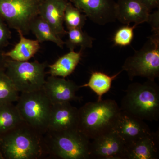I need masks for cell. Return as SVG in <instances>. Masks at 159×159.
Returning a JSON list of instances; mask_svg holds the SVG:
<instances>
[{"mask_svg":"<svg viewBox=\"0 0 159 159\" xmlns=\"http://www.w3.org/2000/svg\"><path fill=\"white\" fill-rule=\"evenodd\" d=\"M92 21L104 25L116 20L117 4L114 0H70Z\"/></svg>","mask_w":159,"mask_h":159,"instance_id":"obj_10","label":"cell"},{"mask_svg":"<svg viewBox=\"0 0 159 159\" xmlns=\"http://www.w3.org/2000/svg\"><path fill=\"white\" fill-rule=\"evenodd\" d=\"M78 109L70 102L52 104L48 130L62 131L78 129Z\"/></svg>","mask_w":159,"mask_h":159,"instance_id":"obj_12","label":"cell"},{"mask_svg":"<svg viewBox=\"0 0 159 159\" xmlns=\"http://www.w3.org/2000/svg\"><path fill=\"white\" fill-rule=\"evenodd\" d=\"M19 93L5 70H0V104L17 102Z\"/></svg>","mask_w":159,"mask_h":159,"instance_id":"obj_23","label":"cell"},{"mask_svg":"<svg viewBox=\"0 0 159 159\" xmlns=\"http://www.w3.org/2000/svg\"><path fill=\"white\" fill-rule=\"evenodd\" d=\"M113 129L123 139L126 146L136 142L152 132L144 120L121 110Z\"/></svg>","mask_w":159,"mask_h":159,"instance_id":"obj_13","label":"cell"},{"mask_svg":"<svg viewBox=\"0 0 159 159\" xmlns=\"http://www.w3.org/2000/svg\"><path fill=\"white\" fill-rule=\"evenodd\" d=\"M4 52L2 50H0V70H5L7 57L4 54Z\"/></svg>","mask_w":159,"mask_h":159,"instance_id":"obj_29","label":"cell"},{"mask_svg":"<svg viewBox=\"0 0 159 159\" xmlns=\"http://www.w3.org/2000/svg\"><path fill=\"white\" fill-rule=\"evenodd\" d=\"M23 121L13 103L0 104V135L11 130Z\"/></svg>","mask_w":159,"mask_h":159,"instance_id":"obj_21","label":"cell"},{"mask_svg":"<svg viewBox=\"0 0 159 159\" xmlns=\"http://www.w3.org/2000/svg\"><path fill=\"white\" fill-rule=\"evenodd\" d=\"M17 32L20 37L19 42L13 49L8 52H4V55L16 61H29L40 49V43L37 39L34 40L25 37L20 31Z\"/></svg>","mask_w":159,"mask_h":159,"instance_id":"obj_17","label":"cell"},{"mask_svg":"<svg viewBox=\"0 0 159 159\" xmlns=\"http://www.w3.org/2000/svg\"><path fill=\"white\" fill-rule=\"evenodd\" d=\"M147 23L150 24L152 34H159V10L152 14L150 13Z\"/></svg>","mask_w":159,"mask_h":159,"instance_id":"obj_27","label":"cell"},{"mask_svg":"<svg viewBox=\"0 0 159 159\" xmlns=\"http://www.w3.org/2000/svg\"><path fill=\"white\" fill-rule=\"evenodd\" d=\"M67 0H42L39 16L51 26L60 36L67 34L64 27V15Z\"/></svg>","mask_w":159,"mask_h":159,"instance_id":"obj_14","label":"cell"},{"mask_svg":"<svg viewBox=\"0 0 159 159\" xmlns=\"http://www.w3.org/2000/svg\"><path fill=\"white\" fill-rule=\"evenodd\" d=\"M43 136L23 121L0 135V149L4 159L47 157Z\"/></svg>","mask_w":159,"mask_h":159,"instance_id":"obj_1","label":"cell"},{"mask_svg":"<svg viewBox=\"0 0 159 159\" xmlns=\"http://www.w3.org/2000/svg\"><path fill=\"white\" fill-rule=\"evenodd\" d=\"M122 71L132 80L135 77L155 80L159 76V34H152L140 50L125 59Z\"/></svg>","mask_w":159,"mask_h":159,"instance_id":"obj_5","label":"cell"},{"mask_svg":"<svg viewBox=\"0 0 159 159\" xmlns=\"http://www.w3.org/2000/svg\"><path fill=\"white\" fill-rule=\"evenodd\" d=\"M116 4V18L120 23L138 25L148 22L150 11L140 0H118Z\"/></svg>","mask_w":159,"mask_h":159,"instance_id":"obj_15","label":"cell"},{"mask_svg":"<svg viewBox=\"0 0 159 159\" xmlns=\"http://www.w3.org/2000/svg\"><path fill=\"white\" fill-rule=\"evenodd\" d=\"M78 110V130L90 140L113 130L121 112L111 99L87 102Z\"/></svg>","mask_w":159,"mask_h":159,"instance_id":"obj_2","label":"cell"},{"mask_svg":"<svg viewBox=\"0 0 159 159\" xmlns=\"http://www.w3.org/2000/svg\"><path fill=\"white\" fill-rule=\"evenodd\" d=\"M30 31L35 35L39 43L51 42L59 48H63L65 42L56 34L51 26L39 16L34 18L31 22Z\"/></svg>","mask_w":159,"mask_h":159,"instance_id":"obj_19","label":"cell"},{"mask_svg":"<svg viewBox=\"0 0 159 159\" xmlns=\"http://www.w3.org/2000/svg\"><path fill=\"white\" fill-rule=\"evenodd\" d=\"M52 105L42 89L21 93L16 106L23 121L43 135L48 130Z\"/></svg>","mask_w":159,"mask_h":159,"instance_id":"obj_6","label":"cell"},{"mask_svg":"<svg viewBox=\"0 0 159 159\" xmlns=\"http://www.w3.org/2000/svg\"><path fill=\"white\" fill-rule=\"evenodd\" d=\"M149 11L159 8V0H140Z\"/></svg>","mask_w":159,"mask_h":159,"instance_id":"obj_28","label":"cell"},{"mask_svg":"<svg viewBox=\"0 0 159 159\" xmlns=\"http://www.w3.org/2000/svg\"><path fill=\"white\" fill-rule=\"evenodd\" d=\"M80 88V86L73 80L50 76L46 80L43 89L51 103L54 104L80 101V97L76 95Z\"/></svg>","mask_w":159,"mask_h":159,"instance_id":"obj_11","label":"cell"},{"mask_svg":"<svg viewBox=\"0 0 159 159\" xmlns=\"http://www.w3.org/2000/svg\"><path fill=\"white\" fill-rule=\"evenodd\" d=\"M159 157V133L151 132L127 146L125 159H157Z\"/></svg>","mask_w":159,"mask_h":159,"instance_id":"obj_16","label":"cell"},{"mask_svg":"<svg viewBox=\"0 0 159 159\" xmlns=\"http://www.w3.org/2000/svg\"><path fill=\"white\" fill-rule=\"evenodd\" d=\"M11 37L9 26L0 17V50H2L3 48L9 45Z\"/></svg>","mask_w":159,"mask_h":159,"instance_id":"obj_26","label":"cell"},{"mask_svg":"<svg viewBox=\"0 0 159 159\" xmlns=\"http://www.w3.org/2000/svg\"><path fill=\"white\" fill-rule=\"evenodd\" d=\"M83 51L80 49L79 52L70 51L55 61L48 65V74L51 76L66 78L75 70L82 57Z\"/></svg>","mask_w":159,"mask_h":159,"instance_id":"obj_18","label":"cell"},{"mask_svg":"<svg viewBox=\"0 0 159 159\" xmlns=\"http://www.w3.org/2000/svg\"><path fill=\"white\" fill-rule=\"evenodd\" d=\"M122 111L144 121H158L159 87L155 80L128 86L121 101Z\"/></svg>","mask_w":159,"mask_h":159,"instance_id":"obj_3","label":"cell"},{"mask_svg":"<svg viewBox=\"0 0 159 159\" xmlns=\"http://www.w3.org/2000/svg\"><path fill=\"white\" fill-rule=\"evenodd\" d=\"M122 72V70L113 76H109L101 72L92 73L88 82L80 86V88L89 87L98 96V100L102 99V96L109 91L112 83Z\"/></svg>","mask_w":159,"mask_h":159,"instance_id":"obj_20","label":"cell"},{"mask_svg":"<svg viewBox=\"0 0 159 159\" xmlns=\"http://www.w3.org/2000/svg\"><path fill=\"white\" fill-rule=\"evenodd\" d=\"M87 16L82 11L74 6L70 2H68L65 10L64 23L68 30L81 29L86 21Z\"/></svg>","mask_w":159,"mask_h":159,"instance_id":"obj_24","label":"cell"},{"mask_svg":"<svg viewBox=\"0 0 159 159\" xmlns=\"http://www.w3.org/2000/svg\"><path fill=\"white\" fill-rule=\"evenodd\" d=\"M91 140L90 158L125 159L127 146L113 129Z\"/></svg>","mask_w":159,"mask_h":159,"instance_id":"obj_9","label":"cell"},{"mask_svg":"<svg viewBox=\"0 0 159 159\" xmlns=\"http://www.w3.org/2000/svg\"><path fill=\"white\" fill-rule=\"evenodd\" d=\"M41 1L0 0V17L9 28L28 34L31 22L39 15Z\"/></svg>","mask_w":159,"mask_h":159,"instance_id":"obj_8","label":"cell"},{"mask_svg":"<svg viewBox=\"0 0 159 159\" xmlns=\"http://www.w3.org/2000/svg\"><path fill=\"white\" fill-rule=\"evenodd\" d=\"M0 159H4V157H3L2 153L0 149Z\"/></svg>","mask_w":159,"mask_h":159,"instance_id":"obj_30","label":"cell"},{"mask_svg":"<svg viewBox=\"0 0 159 159\" xmlns=\"http://www.w3.org/2000/svg\"><path fill=\"white\" fill-rule=\"evenodd\" d=\"M137 26L136 24H134L132 26L125 25L118 29L113 38L114 45L119 47L129 45L133 40L134 30Z\"/></svg>","mask_w":159,"mask_h":159,"instance_id":"obj_25","label":"cell"},{"mask_svg":"<svg viewBox=\"0 0 159 159\" xmlns=\"http://www.w3.org/2000/svg\"><path fill=\"white\" fill-rule=\"evenodd\" d=\"M48 67L46 62L16 61L7 57L5 72L19 93H30L43 89Z\"/></svg>","mask_w":159,"mask_h":159,"instance_id":"obj_7","label":"cell"},{"mask_svg":"<svg viewBox=\"0 0 159 159\" xmlns=\"http://www.w3.org/2000/svg\"><path fill=\"white\" fill-rule=\"evenodd\" d=\"M66 34L68 38L65 42V44L70 51H74L78 47H80V49L83 51L86 49L91 48L95 39L81 29H70L67 31Z\"/></svg>","mask_w":159,"mask_h":159,"instance_id":"obj_22","label":"cell"},{"mask_svg":"<svg viewBox=\"0 0 159 159\" xmlns=\"http://www.w3.org/2000/svg\"><path fill=\"white\" fill-rule=\"evenodd\" d=\"M47 157L88 159L90 140L79 130H47L43 136Z\"/></svg>","mask_w":159,"mask_h":159,"instance_id":"obj_4","label":"cell"}]
</instances>
